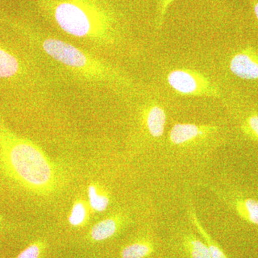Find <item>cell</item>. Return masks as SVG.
<instances>
[{
    "mask_svg": "<svg viewBox=\"0 0 258 258\" xmlns=\"http://www.w3.org/2000/svg\"><path fill=\"white\" fill-rule=\"evenodd\" d=\"M176 0H158L155 25L157 30H161L165 20L168 10Z\"/></svg>",
    "mask_w": 258,
    "mask_h": 258,
    "instance_id": "e0dca14e",
    "label": "cell"
},
{
    "mask_svg": "<svg viewBox=\"0 0 258 258\" xmlns=\"http://www.w3.org/2000/svg\"><path fill=\"white\" fill-rule=\"evenodd\" d=\"M88 195L90 205L94 211H105L109 205L110 200L108 197L105 194L99 192L95 185H89L88 187Z\"/></svg>",
    "mask_w": 258,
    "mask_h": 258,
    "instance_id": "5bb4252c",
    "label": "cell"
},
{
    "mask_svg": "<svg viewBox=\"0 0 258 258\" xmlns=\"http://www.w3.org/2000/svg\"><path fill=\"white\" fill-rule=\"evenodd\" d=\"M120 218L110 217L98 222L93 226L90 237L95 241L106 240L116 233L120 227Z\"/></svg>",
    "mask_w": 258,
    "mask_h": 258,
    "instance_id": "7c38bea8",
    "label": "cell"
},
{
    "mask_svg": "<svg viewBox=\"0 0 258 258\" xmlns=\"http://www.w3.org/2000/svg\"><path fill=\"white\" fill-rule=\"evenodd\" d=\"M40 7L61 31L96 46H113L123 35L120 13L106 0H40Z\"/></svg>",
    "mask_w": 258,
    "mask_h": 258,
    "instance_id": "6da1fadb",
    "label": "cell"
},
{
    "mask_svg": "<svg viewBox=\"0 0 258 258\" xmlns=\"http://www.w3.org/2000/svg\"><path fill=\"white\" fill-rule=\"evenodd\" d=\"M0 166L7 175L32 192L49 195L58 187V171L45 153L3 123H0Z\"/></svg>",
    "mask_w": 258,
    "mask_h": 258,
    "instance_id": "7a4b0ae2",
    "label": "cell"
},
{
    "mask_svg": "<svg viewBox=\"0 0 258 258\" xmlns=\"http://www.w3.org/2000/svg\"><path fill=\"white\" fill-rule=\"evenodd\" d=\"M188 215H189V221L191 225L195 227L199 235L202 237L208 246L211 258H228L222 247L219 245L216 241L212 238L211 235L208 233V231L205 230V227L202 225L201 222L199 220L196 211L191 205H189Z\"/></svg>",
    "mask_w": 258,
    "mask_h": 258,
    "instance_id": "30bf717a",
    "label": "cell"
},
{
    "mask_svg": "<svg viewBox=\"0 0 258 258\" xmlns=\"http://www.w3.org/2000/svg\"><path fill=\"white\" fill-rule=\"evenodd\" d=\"M217 195L221 197L227 205L235 210L237 215L242 220L250 224L258 226V201L252 198L241 197H230L225 194L217 191Z\"/></svg>",
    "mask_w": 258,
    "mask_h": 258,
    "instance_id": "9c48e42d",
    "label": "cell"
},
{
    "mask_svg": "<svg viewBox=\"0 0 258 258\" xmlns=\"http://www.w3.org/2000/svg\"><path fill=\"white\" fill-rule=\"evenodd\" d=\"M154 252V244L151 240L137 241L123 247L121 258H147Z\"/></svg>",
    "mask_w": 258,
    "mask_h": 258,
    "instance_id": "4fadbf2b",
    "label": "cell"
},
{
    "mask_svg": "<svg viewBox=\"0 0 258 258\" xmlns=\"http://www.w3.org/2000/svg\"><path fill=\"white\" fill-rule=\"evenodd\" d=\"M241 129L247 137L258 141V114L249 115L241 123Z\"/></svg>",
    "mask_w": 258,
    "mask_h": 258,
    "instance_id": "2e32d148",
    "label": "cell"
},
{
    "mask_svg": "<svg viewBox=\"0 0 258 258\" xmlns=\"http://www.w3.org/2000/svg\"><path fill=\"white\" fill-rule=\"evenodd\" d=\"M31 39L39 50L76 79L123 89L132 87L119 69L69 42L40 33L32 34Z\"/></svg>",
    "mask_w": 258,
    "mask_h": 258,
    "instance_id": "3957f363",
    "label": "cell"
},
{
    "mask_svg": "<svg viewBox=\"0 0 258 258\" xmlns=\"http://www.w3.org/2000/svg\"><path fill=\"white\" fill-rule=\"evenodd\" d=\"M23 66L16 55L0 45V79H9L18 76Z\"/></svg>",
    "mask_w": 258,
    "mask_h": 258,
    "instance_id": "8fae6325",
    "label": "cell"
},
{
    "mask_svg": "<svg viewBox=\"0 0 258 258\" xmlns=\"http://www.w3.org/2000/svg\"><path fill=\"white\" fill-rule=\"evenodd\" d=\"M178 247L184 258H211L205 241L191 231L184 230L180 232Z\"/></svg>",
    "mask_w": 258,
    "mask_h": 258,
    "instance_id": "ba28073f",
    "label": "cell"
},
{
    "mask_svg": "<svg viewBox=\"0 0 258 258\" xmlns=\"http://www.w3.org/2000/svg\"><path fill=\"white\" fill-rule=\"evenodd\" d=\"M171 89L182 96L220 98V88L198 71L189 69L172 70L166 77Z\"/></svg>",
    "mask_w": 258,
    "mask_h": 258,
    "instance_id": "5b68a950",
    "label": "cell"
},
{
    "mask_svg": "<svg viewBox=\"0 0 258 258\" xmlns=\"http://www.w3.org/2000/svg\"><path fill=\"white\" fill-rule=\"evenodd\" d=\"M141 128L144 137L152 142H162L165 133L167 114L164 106L157 99H150L141 108Z\"/></svg>",
    "mask_w": 258,
    "mask_h": 258,
    "instance_id": "8992f818",
    "label": "cell"
},
{
    "mask_svg": "<svg viewBox=\"0 0 258 258\" xmlns=\"http://www.w3.org/2000/svg\"><path fill=\"white\" fill-rule=\"evenodd\" d=\"M253 10L254 15H255L256 18L258 20V0H253Z\"/></svg>",
    "mask_w": 258,
    "mask_h": 258,
    "instance_id": "d6986e66",
    "label": "cell"
},
{
    "mask_svg": "<svg viewBox=\"0 0 258 258\" xmlns=\"http://www.w3.org/2000/svg\"><path fill=\"white\" fill-rule=\"evenodd\" d=\"M229 69L239 79L258 80V51L247 47L236 52L231 57Z\"/></svg>",
    "mask_w": 258,
    "mask_h": 258,
    "instance_id": "52a82bcc",
    "label": "cell"
},
{
    "mask_svg": "<svg viewBox=\"0 0 258 258\" xmlns=\"http://www.w3.org/2000/svg\"><path fill=\"white\" fill-rule=\"evenodd\" d=\"M41 249L38 244H32L20 252L17 258H38Z\"/></svg>",
    "mask_w": 258,
    "mask_h": 258,
    "instance_id": "ac0fdd59",
    "label": "cell"
},
{
    "mask_svg": "<svg viewBox=\"0 0 258 258\" xmlns=\"http://www.w3.org/2000/svg\"><path fill=\"white\" fill-rule=\"evenodd\" d=\"M87 217V211L82 202L78 201L74 204L69 217V222L74 227L82 225Z\"/></svg>",
    "mask_w": 258,
    "mask_h": 258,
    "instance_id": "9a60e30c",
    "label": "cell"
},
{
    "mask_svg": "<svg viewBox=\"0 0 258 258\" xmlns=\"http://www.w3.org/2000/svg\"><path fill=\"white\" fill-rule=\"evenodd\" d=\"M2 220H3V217L0 215V222H1Z\"/></svg>",
    "mask_w": 258,
    "mask_h": 258,
    "instance_id": "ffe728a7",
    "label": "cell"
},
{
    "mask_svg": "<svg viewBox=\"0 0 258 258\" xmlns=\"http://www.w3.org/2000/svg\"><path fill=\"white\" fill-rule=\"evenodd\" d=\"M220 132L217 125L178 123L169 132L166 144L179 150L199 149L212 143L220 135Z\"/></svg>",
    "mask_w": 258,
    "mask_h": 258,
    "instance_id": "277c9868",
    "label": "cell"
}]
</instances>
